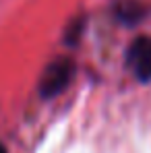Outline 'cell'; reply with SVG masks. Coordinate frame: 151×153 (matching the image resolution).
<instances>
[{
    "instance_id": "cell-4",
    "label": "cell",
    "mask_w": 151,
    "mask_h": 153,
    "mask_svg": "<svg viewBox=\"0 0 151 153\" xmlns=\"http://www.w3.org/2000/svg\"><path fill=\"white\" fill-rule=\"evenodd\" d=\"M81 31H83V21H73L71 25L66 27V31H64V42L66 44H77L79 42V37H81Z\"/></svg>"
},
{
    "instance_id": "cell-5",
    "label": "cell",
    "mask_w": 151,
    "mask_h": 153,
    "mask_svg": "<svg viewBox=\"0 0 151 153\" xmlns=\"http://www.w3.org/2000/svg\"><path fill=\"white\" fill-rule=\"evenodd\" d=\"M0 153H8V151H6V147H4V145H0Z\"/></svg>"
},
{
    "instance_id": "cell-2",
    "label": "cell",
    "mask_w": 151,
    "mask_h": 153,
    "mask_svg": "<svg viewBox=\"0 0 151 153\" xmlns=\"http://www.w3.org/2000/svg\"><path fill=\"white\" fill-rule=\"evenodd\" d=\"M126 66L139 81H151V37H137L128 46Z\"/></svg>"
},
{
    "instance_id": "cell-1",
    "label": "cell",
    "mask_w": 151,
    "mask_h": 153,
    "mask_svg": "<svg viewBox=\"0 0 151 153\" xmlns=\"http://www.w3.org/2000/svg\"><path fill=\"white\" fill-rule=\"evenodd\" d=\"M75 75V62L71 58H56L44 68V73L39 76L37 89L39 95L44 100H52L56 95H60L73 81Z\"/></svg>"
},
{
    "instance_id": "cell-3",
    "label": "cell",
    "mask_w": 151,
    "mask_h": 153,
    "mask_svg": "<svg viewBox=\"0 0 151 153\" xmlns=\"http://www.w3.org/2000/svg\"><path fill=\"white\" fill-rule=\"evenodd\" d=\"M116 13H118V17H120L122 21L130 23V21H139V17L143 15V6H141L139 2L126 0V2H122V4H118Z\"/></svg>"
}]
</instances>
